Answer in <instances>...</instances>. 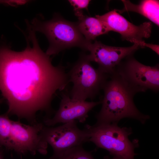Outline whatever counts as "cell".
<instances>
[{
	"instance_id": "obj_1",
	"label": "cell",
	"mask_w": 159,
	"mask_h": 159,
	"mask_svg": "<svg viewBox=\"0 0 159 159\" xmlns=\"http://www.w3.org/2000/svg\"><path fill=\"white\" fill-rule=\"evenodd\" d=\"M27 45L21 51L0 47V92L6 101L9 116L15 115L30 124L37 122L36 115L54 112L52 102L58 91L69 83L65 68L54 66L50 56L40 48L35 32L28 31Z\"/></svg>"
},
{
	"instance_id": "obj_2",
	"label": "cell",
	"mask_w": 159,
	"mask_h": 159,
	"mask_svg": "<svg viewBox=\"0 0 159 159\" xmlns=\"http://www.w3.org/2000/svg\"><path fill=\"white\" fill-rule=\"evenodd\" d=\"M102 90L104 95L100 100L101 108L96 115L95 125L117 123L122 119L132 118L143 124L150 117L138 109L133 101L135 95L123 84L115 73L110 75Z\"/></svg>"
},
{
	"instance_id": "obj_3",
	"label": "cell",
	"mask_w": 159,
	"mask_h": 159,
	"mask_svg": "<svg viewBox=\"0 0 159 159\" xmlns=\"http://www.w3.org/2000/svg\"><path fill=\"white\" fill-rule=\"evenodd\" d=\"M27 27L34 32H41L47 37L49 46L46 52L50 56L61 51L77 47L87 51L92 42L87 40L79 30L76 22L67 20L58 14H56L49 20L43 21L37 17L30 23L27 20Z\"/></svg>"
},
{
	"instance_id": "obj_4",
	"label": "cell",
	"mask_w": 159,
	"mask_h": 159,
	"mask_svg": "<svg viewBox=\"0 0 159 159\" xmlns=\"http://www.w3.org/2000/svg\"><path fill=\"white\" fill-rule=\"evenodd\" d=\"M67 72L73 86L69 94L71 98L81 101L93 100L102 89L110 76L95 68L87 54L80 53L77 61Z\"/></svg>"
},
{
	"instance_id": "obj_5",
	"label": "cell",
	"mask_w": 159,
	"mask_h": 159,
	"mask_svg": "<svg viewBox=\"0 0 159 159\" xmlns=\"http://www.w3.org/2000/svg\"><path fill=\"white\" fill-rule=\"evenodd\" d=\"M117 124L86 125L89 141L98 148L107 150L112 155L124 159H134L136 154L134 149L138 146V141L135 139L132 142L129 140V136L132 132L130 128L121 127Z\"/></svg>"
},
{
	"instance_id": "obj_6",
	"label": "cell",
	"mask_w": 159,
	"mask_h": 159,
	"mask_svg": "<svg viewBox=\"0 0 159 159\" xmlns=\"http://www.w3.org/2000/svg\"><path fill=\"white\" fill-rule=\"evenodd\" d=\"M117 74L125 87L135 95L148 90L157 92L159 90V65L143 64L137 61L133 54L123 59L116 67Z\"/></svg>"
},
{
	"instance_id": "obj_7",
	"label": "cell",
	"mask_w": 159,
	"mask_h": 159,
	"mask_svg": "<svg viewBox=\"0 0 159 159\" xmlns=\"http://www.w3.org/2000/svg\"><path fill=\"white\" fill-rule=\"evenodd\" d=\"M42 139L49 144L53 150V154L49 159H55L64 153L74 147L82 145L89 141L87 129L82 130L77 127L75 120L56 127L44 125L40 133Z\"/></svg>"
},
{
	"instance_id": "obj_8",
	"label": "cell",
	"mask_w": 159,
	"mask_h": 159,
	"mask_svg": "<svg viewBox=\"0 0 159 159\" xmlns=\"http://www.w3.org/2000/svg\"><path fill=\"white\" fill-rule=\"evenodd\" d=\"M44 125L39 122L26 125L19 120H12L8 150L21 155L27 153L32 155L37 153L46 155L48 144L40 134Z\"/></svg>"
},
{
	"instance_id": "obj_9",
	"label": "cell",
	"mask_w": 159,
	"mask_h": 159,
	"mask_svg": "<svg viewBox=\"0 0 159 159\" xmlns=\"http://www.w3.org/2000/svg\"><path fill=\"white\" fill-rule=\"evenodd\" d=\"M95 16L101 20L110 31L120 34L122 39L138 44L142 48L146 46L147 43L143 39L150 37L152 28L151 22H145L136 25L128 21L115 9Z\"/></svg>"
},
{
	"instance_id": "obj_10",
	"label": "cell",
	"mask_w": 159,
	"mask_h": 159,
	"mask_svg": "<svg viewBox=\"0 0 159 159\" xmlns=\"http://www.w3.org/2000/svg\"><path fill=\"white\" fill-rule=\"evenodd\" d=\"M142 47L133 44L128 47H117L105 45L100 42L95 40L89 44L87 54L91 62L97 63V68L101 72L110 76L114 72L117 66L127 56L133 54L135 52Z\"/></svg>"
},
{
	"instance_id": "obj_11",
	"label": "cell",
	"mask_w": 159,
	"mask_h": 159,
	"mask_svg": "<svg viewBox=\"0 0 159 159\" xmlns=\"http://www.w3.org/2000/svg\"><path fill=\"white\" fill-rule=\"evenodd\" d=\"M61 96L58 110L53 117L45 119L43 123L45 125L52 126L58 123H65L76 120L83 123L88 117L89 111L101 104L100 101L88 102L72 99L69 96L67 88L62 92Z\"/></svg>"
},
{
	"instance_id": "obj_12",
	"label": "cell",
	"mask_w": 159,
	"mask_h": 159,
	"mask_svg": "<svg viewBox=\"0 0 159 159\" xmlns=\"http://www.w3.org/2000/svg\"><path fill=\"white\" fill-rule=\"evenodd\" d=\"M124 7L122 10H116L119 13L126 11L138 13L159 26V1L156 0H144L138 4H135L128 0H122Z\"/></svg>"
},
{
	"instance_id": "obj_13",
	"label": "cell",
	"mask_w": 159,
	"mask_h": 159,
	"mask_svg": "<svg viewBox=\"0 0 159 159\" xmlns=\"http://www.w3.org/2000/svg\"><path fill=\"white\" fill-rule=\"evenodd\" d=\"M76 22L81 33L88 41L92 42L98 37L106 34L110 32L105 24L96 17L85 15L78 18Z\"/></svg>"
},
{
	"instance_id": "obj_14",
	"label": "cell",
	"mask_w": 159,
	"mask_h": 159,
	"mask_svg": "<svg viewBox=\"0 0 159 159\" xmlns=\"http://www.w3.org/2000/svg\"><path fill=\"white\" fill-rule=\"evenodd\" d=\"M12 121L6 113L0 115V148L8 149Z\"/></svg>"
},
{
	"instance_id": "obj_15",
	"label": "cell",
	"mask_w": 159,
	"mask_h": 159,
	"mask_svg": "<svg viewBox=\"0 0 159 159\" xmlns=\"http://www.w3.org/2000/svg\"><path fill=\"white\" fill-rule=\"evenodd\" d=\"M55 159H94L90 152L84 149L82 145L67 150Z\"/></svg>"
},
{
	"instance_id": "obj_16",
	"label": "cell",
	"mask_w": 159,
	"mask_h": 159,
	"mask_svg": "<svg viewBox=\"0 0 159 159\" xmlns=\"http://www.w3.org/2000/svg\"><path fill=\"white\" fill-rule=\"evenodd\" d=\"M90 0H68L71 5L73 7L75 15L83 12L82 10H87Z\"/></svg>"
},
{
	"instance_id": "obj_17",
	"label": "cell",
	"mask_w": 159,
	"mask_h": 159,
	"mask_svg": "<svg viewBox=\"0 0 159 159\" xmlns=\"http://www.w3.org/2000/svg\"><path fill=\"white\" fill-rule=\"evenodd\" d=\"M113 156L114 157L112 158H110L108 156H106L104 157V159H124L121 157L115 155H113Z\"/></svg>"
},
{
	"instance_id": "obj_18",
	"label": "cell",
	"mask_w": 159,
	"mask_h": 159,
	"mask_svg": "<svg viewBox=\"0 0 159 159\" xmlns=\"http://www.w3.org/2000/svg\"><path fill=\"white\" fill-rule=\"evenodd\" d=\"M1 148H0V159H4L2 151H1Z\"/></svg>"
},
{
	"instance_id": "obj_19",
	"label": "cell",
	"mask_w": 159,
	"mask_h": 159,
	"mask_svg": "<svg viewBox=\"0 0 159 159\" xmlns=\"http://www.w3.org/2000/svg\"><path fill=\"white\" fill-rule=\"evenodd\" d=\"M3 99H1L0 98V103H1L3 102Z\"/></svg>"
}]
</instances>
